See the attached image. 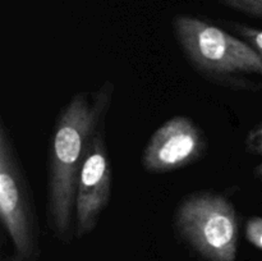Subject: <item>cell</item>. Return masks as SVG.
<instances>
[{"label":"cell","instance_id":"obj_10","mask_svg":"<svg viewBox=\"0 0 262 261\" xmlns=\"http://www.w3.org/2000/svg\"><path fill=\"white\" fill-rule=\"evenodd\" d=\"M246 147L253 155H262V122L250 130L246 137Z\"/></svg>","mask_w":262,"mask_h":261},{"label":"cell","instance_id":"obj_9","mask_svg":"<svg viewBox=\"0 0 262 261\" xmlns=\"http://www.w3.org/2000/svg\"><path fill=\"white\" fill-rule=\"evenodd\" d=\"M246 238L256 248L262 251V217L252 216L246 224Z\"/></svg>","mask_w":262,"mask_h":261},{"label":"cell","instance_id":"obj_11","mask_svg":"<svg viewBox=\"0 0 262 261\" xmlns=\"http://www.w3.org/2000/svg\"><path fill=\"white\" fill-rule=\"evenodd\" d=\"M253 171H255V176L257 177L258 179H261V181H262V163L258 164V165L256 166L255 170H253Z\"/></svg>","mask_w":262,"mask_h":261},{"label":"cell","instance_id":"obj_7","mask_svg":"<svg viewBox=\"0 0 262 261\" xmlns=\"http://www.w3.org/2000/svg\"><path fill=\"white\" fill-rule=\"evenodd\" d=\"M229 27L233 28V31L237 32L238 36L242 40H245L248 45L252 46V49L257 53L262 61V30L252 27V26L234 22H230Z\"/></svg>","mask_w":262,"mask_h":261},{"label":"cell","instance_id":"obj_3","mask_svg":"<svg viewBox=\"0 0 262 261\" xmlns=\"http://www.w3.org/2000/svg\"><path fill=\"white\" fill-rule=\"evenodd\" d=\"M181 237L206 261H235L238 217L229 199L201 191L182 200L174 215Z\"/></svg>","mask_w":262,"mask_h":261},{"label":"cell","instance_id":"obj_5","mask_svg":"<svg viewBox=\"0 0 262 261\" xmlns=\"http://www.w3.org/2000/svg\"><path fill=\"white\" fill-rule=\"evenodd\" d=\"M112 196V170L105 142L104 125L97 129L78 177L74 234L82 238L96 228Z\"/></svg>","mask_w":262,"mask_h":261},{"label":"cell","instance_id":"obj_2","mask_svg":"<svg viewBox=\"0 0 262 261\" xmlns=\"http://www.w3.org/2000/svg\"><path fill=\"white\" fill-rule=\"evenodd\" d=\"M182 51L199 73L216 83L247 87L248 76H262V61L252 46L219 26L188 14L173 18Z\"/></svg>","mask_w":262,"mask_h":261},{"label":"cell","instance_id":"obj_1","mask_svg":"<svg viewBox=\"0 0 262 261\" xmlns=\"http://www.w3.org/2000/svg\"><path fill=\"white\" fill-rule=\"evenodd\" d=\"M114 95V83L106 81L94 94L78 92L56 119L49 153L48 224L63 243L74 234L78 177L90 143L104 125Z\"/></svg>","mask_w":262,"mask_h":261},{"label":"cell","instance_id":"obj_4","mask_svg":"<svg viewBox=\"0 0 262 261\" xmlns=\"http://www.w3.org/2000/svg\"><path fill=\"white\" fill-rule=\"evenodd\" d=\"M0 219L13 247V261L38 257L35 204L7 125H0Z\"/></svg>","mask_w":262,"mask_h":261},{"label":"cell","instance_id":"obj_8","mask_svg":"<svg viewBox=\"0 0 262 261\" xmlns=\"http://www.w3.org/2000/svg\"><path fill=\"white\" fill-rule=\"evenodd\" d=\"M220 2L238 12L262 19V0H220Z\"/></svg>","mask_w":262,"mask_h":261},{"label":"cell","instance_id":"obj_6","mask_svg":"<svg viewBox=\"0 0 262 261\" xmlns=\"http://www.w3.org/2000/svg\"><path fill=\"white\" fill-rule=\"evenodd\" d=\"M206 146V138L196 123L178 115L152 133L143 148L141 163L148 173H170L199 160Z\"/></svg>","mask_w":262,"mask_h":261}]
</instances>
